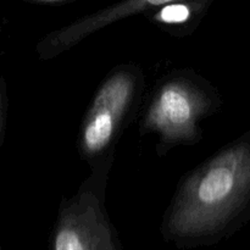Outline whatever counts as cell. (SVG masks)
Returning <instances> with one entry per match:
<instances>
[{"label": "cell", "instance_id": "cell-1", "mask_svg": "<svg viewBox=\"0 0 250 250\" xmlns=\"http://www.w3.org/2000/svg\"><path fill=\"white\" fill-rule=\"evenodd\" d=\"M250 221V129L188 171L165 210L160 231L180 248L211 246Z\"/></svg>", "mask_w": 250, "mask_h": 250}, {"label": "cell", "instance_id": "cell-2", "mask_svg": "<svg viewBox=\"0 0 250 250\" xmlns=\"http://www.w3.org/2000/svg\"><path fill=\"white\" fill-rule=\"evenodd\" d=\"M219 89L193 68L172 70L158 81L139 122V134H156V155L203 139L200 122L222 107Z\"/></svg>", "mask_w": 250, "mask_h": 250}, {"label": "cell", "instance_id": "cell-3", "mask_svg": "<svg viewBox=\"0 0 250 250\" xmlns=\"http://www.w3.org/2000/svg\"><path fill=\"white\" fill-rule=\"evenodd\" d=\"M144 89L146 76L137 63L115 66L102 81L81 122L76 144L90 170L114 164L117 144L136 119Z\"/></svg>", "mask_w": 250, "mask_h": 250}, {"label": "cell", "instance_id": "cell-4", "mask_svg": "<svg viewBox=\"0 0 250 250\" xmlns=\"http://www.w3.org/2000/svg\"><path fill=\"white\" fill-rule=\"evenodd\" d=\"M112 165L90 170L77 192L61 199L50 233V250H121L119 232L106 209Z\"/></svg>", "mask_w": 250, "mask_h": 250}, {"label": "cell", "instance_id": "cell-5", "mask_svg": "<svg viewBox=\"0 0 250 250\" xmlns=\"http://www.w3.org/2000/svg\"><path fill=\"white\" fill-rule=\"evenodd\" d=\"M166 1L167 0H125L98 10L43 37L36 45L37 55L43 61L53 60L95 32L127 17L146 15L165 5Z\"/></svg>", "mask_w": 250, "mask_h": 250}, {"label": "cell", "instance_id": "cell-6", "mask_svg": "<svg viewBox=\"0 0 250 250\" xmlns=\"http://www.w3.org/2000/svg\"><path fill=\"white\" fill-rule=\"evenodd\" d=\"M214 0L172 1L143 15L150 23L175 38L190 36L204 20Z\"/></svg>", "mask_w": 250, "mask_h": 250}, {"label": "cell", "instance_id": "cell-7", "mask_svg": "<svg viewBox=\"0 0 250 250\" xmlns=\"http://www.w3.org/2000/svg\"><path fill=\"white\" fill-rule=\"evenodd\" d=\"M7 114H9V94L7 83L4 77H0V148L5 141L7 126Z\"/></svg>", "mask_w": 250, "mask_h": 250}, {"label": "cell", "instance_id": "cell-8", "mask_svg": "<svg viewBox=\"0 0 250 250\" xmlns=\"http://www.w3.org/2000/svg\"><path fill=\"white\" fill-rule=\"evenodd\" d=\"M0 37H1V24H0Z\"/></svg>", "mask_w": 250, "mask_h": 250}, {"label": "cell", "instance_id": "cell-9", "mask_svg": "<svg viewBox=\"0 0 250 250\" xmlns=\"http://www.w3.org/2000/svg\"><path fill=\"white\" fill-rule=\"evenodd\" d=\"M0 250H1V248H0Z\"/></svg>", "mask_w": 250, "mask_h": 250}]
</instances>
